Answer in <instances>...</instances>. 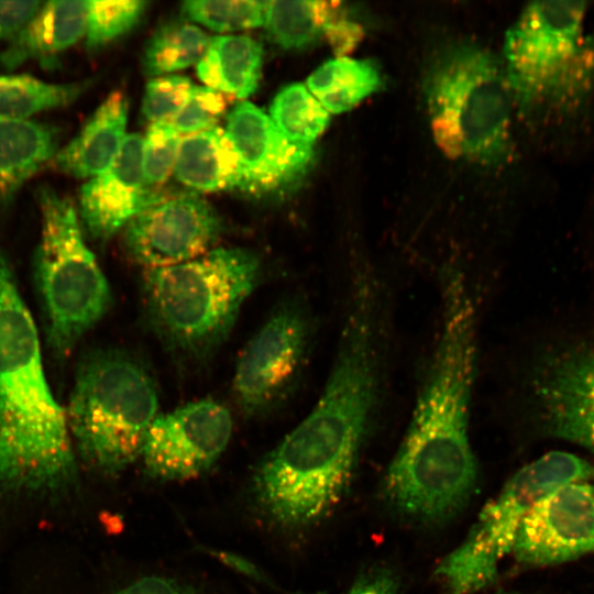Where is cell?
I'll use <instances>...</instances> for the list:
<instances>
[{
	"label": "cell",
	"mask_w": 594,
	"mask_h": 594,
	"mask_svg": "<svg viewBox=\"0 0 594 594\" xmlns=\"http://www.w3.org/2000/svg\"><path fill=\"white\" fill-rule=\"evenodd\" d=\"M266 1H186L184 13L217 32H232L263 25Z\"/></svg>",
	"instance_id": "obj_28"
},
{
	"label": "cell",
	"mask_w": 594,
	"mask_h": 594,
	"mask_svg": "<svg viewBox=\"0 0 594 594\" xmlns=\"http://www.w3.org/2000/svg\"><path fill=\"white\" fill-rule=\"evenodd\" d=\"M586 3H530L505 37V75L522 108L568 111L594 86V38L585 36Z\"/></svg>",
	"instance_id": "obj_7"
},
{
	"label": "cell",
	"mask_w": 594,
	"mask_h": 594,
	"mask_svg": "<svg viewBox=\"0 0 594 594\" xmlns=\"http://www.w3.org/2000/svg\"><path fill=\"white\" fill-rule=\"evenodd\" d=\"M593 476L591 463L561 451L549 452L517 471L483 507L463 542L438 564L435 573L446 594H473L493 584L498 563L512 551L529 510L558 487Z\"/></svg>",
	"instance_id": "obj_9"
},
{
	"label": "cell",
	"mask_w": 594,
	"mask_h": 594,
	"mask_svg": "<svg viewBox=\"0 0 594 594\" xmlns=\"http://www.w3.org/2000/svg\"><path fill=\"white\" fill-rule=\"evenodd\" d=\"M44 1H0V40H10Z\"/></svg>",
	"instance_id": "obj_33"
},
{
	"label": "cell",
	"mask_w": 594,
	"mask_h": 594,
	"mask_svg": "<svg viewBox=\"0 0 594 594\" xmlns=\"http://www.w3.org/2000/svg\"><path fill=\"white\" fill-rule=\"evenodd\" d=\"M399 581L387 566H373L355 579L348 594H398Z\"/></svg>",
	"instance_id": "obj_32"
},
{
	"label": "cell",
	"mask_w": 594,
	"mask_h": 594,
	"mask_svg": "<svg viewBox=\"0 0 594 594\" xmlns=\"http://www.w3.org/2000/svg\"><path fill=\"white\" fill-rule=\"evenodd\" d=\"M426 100L433 139L447 156L484 164L505 157L513 95L490 53L470 44L446 50L427 76Z\"/></svg>",
	"instance_id": "obj_6"
},
{
	"label": "cell",
	"mask_w": 594,
	"mask_h": 594,
	"mask_svg": "<svg viewBox=\"0 0 594 594\" xmlns=\"http://www.w3.org/2000/svg\"><path fill=\"white\" fill-rule=\"evenodd\" d=\"M157 409L146 367L127 352L99 350L80 363L65 414L81 460L116 474L141 457Z\"/></svg>",
	"instance_id": "obj_5"
},
{
	"label": "cell",
	"mask_w": 594,
	"mask_h": 594,
	"mask_svg": "<svg viewBox=\"0 0 594 594\" xmlns=\"http://www.w3.org/2000/svg\"><path fill=\"white\" fill-rule=\"evenodd\" d=\"M65 408L45 376L38 333L0 250V488L55 493L76 477Z\"/></svg>",
	"instance_id": "obj_3"
},
{
	"label": "cell",
	"mask_w": 594,
	"mask_h": 594,
	"mask_svg": "<svg viewBox=\"0 0 594 594\" xmlns=\"http://www.w3.org/2000/svg\"><path fill=\"white\" fill-rule=\"evenodd\" d=\"M534 389L546 430L594 453V350L548 359L535 375Z\"/></svg>",
	"instance_id": "obj_15"
},
{
	"label": "cell",
	"mask_w": 594,
	"mask_h": 594,
	"mask_svg": "<svg viewBox=\"0 0 594 594\" xmlns=\"http://www.w3.org/2000/svg\"><path fill=\"white\" fill-rule=\"evenodd\" d=\"M380 86V73L371 62L344 56L328 61L307 79V89L328 113L350 110Z\"/></svg>",
	"instance_id": "obj_22"
},
{
	"label": "cell",
	"mask_w": 594,
	"mask_h": 594,
	"mask_svg": "<svg viewBox=\"0 0 594 594\" xmlns=\"http://www.w3.org/2000/svg\"><path fill=\"white\" fill-rule=\"evenodd\" d=\"M220 219L196 194H183L146 207L124 227L123 243L129 256L150 268L195 260L217 241Z\"/></svg>",
	"instance_id": "obj_12"
},
{
	"label": "cell",
	"mask_w": 594,
	"mask_h": 594,
	"mask_svg": "<svg viewBox=\"0 0 594 594\" xmlns=\"http://www.w3.org/2000/svg\"><path fill=\"white\" fill-rule=\"evenodd\" d=\"M224 132L239 166L238 189L254 195L283 193L308 172L312 146L285 138L270 116L246 100L228 114Z\"/></svg>",
	"instance_id": "obj_14"
},
{
	"label": "cell",
	"mask_w": 594,
	"mask_h": 594,
	"mask_svg": "<svg viewBox=\"0 0 594 594\" xmlns=\"http://www.w3.org/2000/svg\"><path fill=\"white\" fill-rule=\"evenodd\" d=\"M87 81L52 84L28 74H0V118L25 121L42 111L73 103Z\"/></svg>",
	"instance_id": "obj_24"
},
{
	"label": "cell",
	"mask_w": 594,
	"mask_h": 594,
	"mask_svg": "<svg viewBox=\"0 0 594 594\" xmlns=\"http://www.w3.org/2000/svg\"><path fill=\"white\" fill-rule=\"evenodd\" d=\"M117 594H197L185 584L158 575L141 578L127 585Z\"/></svg>",
	"instance_id": "obj_34"
},
{
	"label": "cell",
	"mask_w": 594,
	"mask_h": 594,
	"mask_svg": "<svg viewBox=\"0 0 594 594\" xmlns=\"http://www.w3.org/2000/svg\"><path fill=\"white\" fill-rule=\"evenodd\" d=\"M232 428L230 411L212 398L158 414L141 452L144 470L150 476L165 481L198 476L223 453Z\"/></svg>",
	"instance_id": "obj_11"
},
{
	"label": "cell",
	"mask_w": 594,
	"mask_h": 594,
	"mask_svg": "<svg viewBox=\"0 0 594 594\" xmlns=\"http://www.w3.org/2000/svg\"><path fill=\"white\" fill-rule=\"evenodd\" d=\"M210 38L194 24L173 21L158 28L148 40L142 58L148 76H164L198 64Z\"/></svg>",
	"instance_id": "obj_25"
},
{
	"label": "cell",
	"mask_w": 594,
	"mask_h": 594,
	"mask_svg": "<svg viewBox=\"0 0 594 594\" xmlns=\"http://www.w3.org/2000/svg\"><path fill=\"white\" fill-rule=\"evenodd\" d=\"M193 88L188 77L167 75L155 77L146 85L142 114L152 123L172 121L186 102Z\"/></svg>",
	"instance_id": "obj_31"
},
{
	"label": "cell",
	"mask_w": 594,
	"mask_h": 594,
	"mask_svg": "<svg viewBox=\"0 0 594 594\" xmlns=\"http://www.w3.org/2000/svg\"><path fill=\"white\" fill-rule=\"evenodd\" d=\"M262 64V45L254 38L215 36L197 64V75L207 87L244 99L257 88Z\"/></svg>",
	"instance_id": "obj_20"
},
{
	"label": "cell",
	"mask_w": 594,
	"mask_h": 594,
	"mask_svg": "<svg viewBox=\"0 0 594 594\" xmlns=\"http://www.w3.org/2000/svg\"><path fill=\"white\" fill-rule=\"evenodd\" d=\"M174 170L182 184L198 191L239 186L237 156L224 130L218 127L183 138Z\"/></svg>",
	"instance_id": "obj_21"
},
{
	"label": "cell",
	"mask_w": 594,
	"mask_h": 594,
	"mask_svg": "<svg viewBox=\"0 0 594 594\" xmlns=\"http://www.w3.org/2000/svg\"><path fill=\"white\" fill-rule=\"evenodd\" d=\"M261 276L258 256L218 248L177 265L145 270L147 322L176 356L202 361L227 339Z\"/></svg>",
	"instance_id": "obj_4"
},
{
	"label": "cell",
	"mask_w": 594,
	"mask_h": 594,
	"mask_svg": "<svg viewBox=\"0 0 594 594\" xmlns=\"http://www.w3.org/2000/svg\"><path fill=\"white\" fill-rule=\"evenodd\" d=\"M226 95L207 86H193L189 96L172 119L179 134H195L215 128L226 112Z\"/></svg>",
	"instance_id": "obj_30"
},
{
	"label": "cell",
	"mask_w": 594,
	"mask_h": 594,
	"mask_svg": "<svg viewBox=\"0 0 594 594\" xmlns=\"http://www.w3.org/2000/svg\"><path fill=\"white\" fill-rule=\"evenodd\" d=\"M210 553H212L215 557H217L221 562L230 566L231 569L243 573L244 575L252 578L258 582L274 585L273 582L262 572L257 569L255 564L248 561L246 559L224 551H215L210 550Z\"/></svg>",
	"instance_id": "obj_35"
},
{
	"label": "cell",
	"mask_w": 594,
	"mask_h": 594,
	"mask_svg": "<svg viewBox=\"0 0 594 594\" xmlns=\"http://www.w3.org/2000/svg\"><path fill=\"white\" fill-rule=\"evenodd\" d=\"M270 118L289 141L312 146L329 123V113L302 84L284 87L274 98Z\"/></svg>",
	"instance_id": "obj_26"
},
{
	"label": "cell",
	"mask_w": 594,
	"mask_h": 594,
	"mask_svg": "<svg viewBox=\"0 0 594 594\" xmlns=\"http://www.w3.org/2000/svg\"><path fill=\"white\" fill-rule=\"evenodd\" d=\"M594 552V484L571 482L535 505L521 520L510 553L529 566L564 563Z\"/></svg>",
	"instance_id": "obj_13"
},
{
	"label": "cell",
	"mask_w": 594,
	"mask_h": 594,
	"mask_svg": "<svg viewBox=\"0 0 594 594\" xmlns=\"http://www.w3.org/2000/svg\"><path fill=\"white\" fill-rule=\"evenodd\" d=\"M312 337V318L298 299L271 314L237 362L232 391L244 415L271 414L289 398L305 371Z\"/></svg>",
	"instance_id": "obj_10"
},
{
	"label": "cell",
	"mask_w": 594,
	"mask_h": 594,
	"mask_svg": "<svg viewBox=\"0 0 594 594\" xmlns=\"http://www.w3.org/2000/svg\"><path fill=\"white\" fill-rule=\"evenodd\" d=\"M146 6L142 0L88 1L87 50L97 51L128 33L140 21Z\"/></svg>",
	"instance_id": "obj_27"
},
{
	"label": "cell",
	"mask_w": 594,
	"mask_h": 594,
	"mask_svg": "<svg viewBox=\"0 0 594 594\" xmlns=\"http://www.w3.org/2000/svg\"><path fill=\"white\" fill-rule=\"evenodd\" d=\"M339 2L266 1L264 23L268 37L286 50L315 44L340 14Z\"/></svg>",
	"instance_id": "obj_23"
},
{
	"label": "cell",
	"mask_w": 594,
	"mask_h": 594,
	"mask_svg": "<svg viewBox=\"0 0 594 594\" xmlns=\"http://www.w3.org/2000/svg\"><path fill=\"white\" fill-rule=\"evenodd\" d=\"M385 306L369 293L349 298L337 354L311 411L270 452L255 473L258 509L297 529L324 518L350 486L383 396Z\"/></svg>",
	"instance_id": "obj_1"
},
{
	"label": "cell",
	"mask_w": 594,
	"mask_h": 594,
	"mask_svg": "<svg viewBox=\"0 0 594 594\" xmlns=\"http://www.w3.org/2000/svg\"><path fill=\"white\" fill-rule=\"evenodd\" d=\"M180 140L170 121L152 123L143 138V184L154 197H157L155 189L167 180L175 168Z\"/></svg>",
	"instance_id": "obj_29"
},
{
	"label": "cell",
	"mask_w": 594,
	"mask_h": 594,
	"mask_svg": "<svg viewBox=\"0 0 594 594\" xmlns=\"http://www.w3.org/2000/svg\"><path fill=\"white\" fill-rule=\"evenodd\" d=\"M494 594H526V593H521V592H518V591H506V590H501V591H497L496 593Z\"/></svg>",
	"instance_id": "obj_36"
},
{
	"label": "cell",
	"mask_w": 594,
	"mask_h": 594,
	"mask_svg": "<svg viewBox=\"0 0 594 594\" xmlns=\"http://www.w3.org/2000/svg\"><path fill=\"white\" fill-rule=\"evenodd\" d=\"M88 1H44L0 51V66L13 70L28 62L53 67L58 55L85 37Z\"/></svg>",
	"instance_id": "obj_17"
},
{
	"label": "cell",
	"mask_w": 594,
	"mask_h": 594,
	"mask_svg": "<svg viewBox=\"0 0 594 594\" xmlns=\"http://www.w3.org/2000/svg\"><path fill=\"white\" fill-rule=\"evenodd\" d=\"M128 100L113 90L100 103L80 132L59 148L53 167L76 178H94L113 162L125 139Z\"/></svg>",
	"instance_id": "obj_18"
},
{
	"label": "cell",
	"mask_w": 594,
	"mask_h": 594,
	"mask_svg": "<svg viewBox=\"0 0 594 594\" xmlns=\"http://www.w3.org/2000/svg\"><path fill=\"white\" fill-rule=\"evenodd\" d=\"M59 130L33 120L0 118V212L59 150Z\"/></svg>",
	"instance_id": "obj_19"
},
{
	"label": "cell",
	"mask_w": 594,
	"mask_h": 594,
	"mask_svg": "<svg viewBox=\"0 0 594 594\" xmlns=\"http://www.w3.org/2000/svg\"><path fill=\"white\" fill-rule=\"evenodd\" d=\"M440 330L406 435L384 480L402 516L438 525L455 516L473 493L477 470L469 438L476 371V307L466 277L442 274Z\"/></svg>",
	"instance_id": "obj_2"
},
{
	"label": "cell",
	"mask_w": 594,
	"mask_h": 594,
	"mask_svg": "<svg viewBox=\"0 0 594 594\" xmlns=\"http://www.w3.org/2000/svg\"><path fill=\"white\" fill-rule=\"evenodd\" d=\"M142 153L143 138L127 135L111 165L80 188L78 217L92 239L108 240L160 200L144 188Z\"/></svg>",
	"instance_id": "obj_16"
},
{
	"label": "cell",
	"mask_w": 594,
	"mask_h": 594,
	"mask_svg": "<svg viewBox=\"0 0 594 594\" xmlns=\"http://www.w3.org/2000/svg\"><path fill=\"white\" fill-rule=\"evenodd\" d=\"M35 196L41 215L34 256L36 285L48 342L64 356L105 316L111 293L85 242L70 199L46 185L40 186Z\"/></svg>",
	"instance_id": "obj_8"
}]
</instances>
